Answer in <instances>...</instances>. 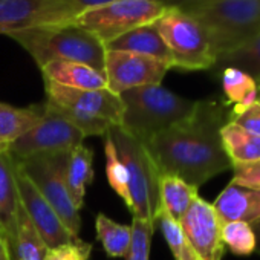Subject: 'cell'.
<instances>
[{"instance_id":"6da1fadb","label":"cell","mask_w":260,"mask_h":260,"mask_svg":"<svg viewBox=\"0 0 260 260\" xmlns=\"http://www.w3.org/2000/svg\"><path fill=\"white\" fill-rule=\"evenodd\" d=\"M230 109L223 101H196L190 116L155 135L147 149L159 175H175L199 188L211 178L231 170L220 127L228 121Z\"/></svg>"},{"instance_id":"7a4b0ae2","label":"cell","mask_w":260,"mask_h":260,"mask_svg":"<svg viewBox=\"0 0 260 260\" xmlns=\"http://www.w3.org/2000/svg\"><path fill=\"white\" fill-rule=\"evenodd\" d=\"M119 98L124 110L118 127L141 144L190 116L196 107L194 100L179 96L161 84L130 89Z\"/></svg>"},{"instance_id":"3957f363","label":"cell","mask_w":260,"mask_h":260,"mask_svg":"<svg viewBox=\"0 0 260 260\" xmlns=\"http://www.w3.org/2000/svg\"><path fill=\"white\" fill-rule=\"evenodd\" d=\"M8 37L16 40L39 68L63 60L83 63L104 72V43L77 25L36 26L11 32Z\"/></svg>"},{"instance_id":"277c9868","label":"cell","mask_w":260,"mask_h":260,"mask_svg":"<svg viewBox=\"0 0 260 260\" xmlns=\"http://www.w3.org/2000/svg\"><path fill=\"white\" fill-rule=\"evenodd\" d=\"M45 81L46 101L74 127L87 137H104L121 124L122 103L119 95L106 89H72L49 80Z\"/></svg>"},{"instance_id":"5b68a950","label":"cell","mask_w":260,"mask_h":260,"mask_svg":"<svg viewBox=\"0 0 260 260\" xmlns=\"http://www.w3.org/2000/svg\"><path fill=\"white\" fill-rule=\"evenodd\" d=\"M182 11L207 31L216 61L260 34V0H214Z\"/></svg>"},{"instance_id":"8992f818","label":"cell","mask_w":260,"mask_h":260,"mask_svg":"<svg viewBox=\"0 0 260 260\" xmlns=\"http://www.w3.org/2000/svg\"><path fill=\"white\" fill-rule=\"evenodd\" d=\"M107 134L127 173V199L124 202L128 211L134 219L155 223V213L159 207L161 178L156 166L144 144L124 134L118 125H113Z\"/></svg>"},{"instance_id":"52a82bcc","label":"cell","mask_w":260,"mask_h":260,"mask_svg":"<svg viewBox=\"0 0 260 260\" xmlns=\"http://www.w3.org/2000/svg\"><path fill=\"white\" fill-rule=\"evenodd\" d=\"M172 58V69L207 71L216 64V55L204 26L188 13L167 8L155 20Z\"/></svg>"},{"instance_id":"ba28073f","label":"cell","mask_w":260,"mask_h":260,"mask_svg":"<svg viewBox=\"0 0 260 260\" xmlns=\"http://www.w3.org/2000/svg\"><path fill=\"white\" fill-rule=\"evenodd\" d=\"M69 152L63 153H40L23 161H16L17 167L34 184L40 194L55 210L63 225L74 239H78L81 230L80 211L71 201L66 188L64 172Z\"/></svg>"},{"instance_id":"9c48e42d","label":"cell","mask_w":260,"mask_h":260,"mask_svg":"<svg viewBox=\"0 0 260 260\" xmlns=\"http://www.w3.org/2000/svg\"><path fill=\"white\" fill-rule=\"evenodd\" d=\"M166 10L158 0H115L81 13L72 25L89 31L106 46L138 26L155 23Z\"/></svg>"},{"instance_id":"30bf717a","label":"cell","mask_w":260,"mask_h":260,"mask_svg":"<svg viewBox=\"0 0 260 260\" xmlns=\"http://www.w3.org/2000/svg\"><path fill=\"white\" fill-rule=\"evenodd\" d=\"M43 104V113L39 122L20 138L8 146V153L16 161H23L40 153L71 152L84 141V135L63 118L48 101Z\"/></svg>"},{"instance_id":"8fae6325","label":"cell","mask_w":260,"mask_h":260,"mask_svg":"<svg viewBox=\"0 0 260 260\" xmlns=\"http://www.w3.org/2000/svg\"><path fill=\"white\" fill-rule=\"evenodd\" d=\"M170 69L167 63L152 57L124 51H106L104 74L107 89L116 95L135 87L161 84Z\"/></svg>"},{"instance_id":"7c38bea8","label":"cell","mask_w":260,"mask_h":260,"mask_svg":"<svg viewBox=\"0 0 260 260\" xmlns=\"http://www.w3.org/2000/svg\"><path fill=\"white\" fill-rule=\"evenodd\" d=\"M184 236L198 260H222V220L213 204L198 196L179 220Z\"/></svg>"},{"instance_id":"4fadbf2b","label":"cell","mask_w":260,"mask_h":260,"mask_svg":"<svg viewBox=\"0 0 260 260\" xmlns=\"http://www.w3.org/2000/svg\"><path fill=\"white\" fill-rule=\"evenodd\" d=\"M14 176L19 191V201L25 208L26 214L29 216L31 222L37 228L39 234L42 236L43 242L46 243L48 249L75 240L63 225L55 210L40 194V191L34 187V184L26 178V175L17 167L16 161H14Z\"/></svg>"},{"instance_id":"5bb4252c","label":"cell","mask_w":260,"mask_h":260,"mask_svg":"<svg viewBox=\"0 0 260 260\" xmlns=\"http://www.w3.org/2000/svg\"><path fill=\"white\" fill-rule=\"evenodd\" d=\"M213 207L225 222H246L251 226L260 223V190H249L234 184H228L213 202Z\"/></svg>"},{"instance_id":"9a60e30c","label":"cell","mask_w":260,"mask_h":260,"mask_svg":"<svg viewBox=\"0 0 260 260\" xmlns=\"http://www.w3.org/2000/svg\"><path fill=\"white\" fill-rule=\"evenodd\" d=\"M19 191L14 176V159L5 150L0 153V231L10 243L13 254L16 242V220L19 211Z\"/></svg>"},{"instance_id":"2e32d148","label":"cell","mask_w":260,"mask_h":260,"mask_svg":"<svg viewBox=\"0 0 260 260\" xmlns=\"http://www.w3.org/2000/svg\"><path fill=\"white\" fill-rule=\"evenodd\" d=\"M43 80L72 89H106L107 80L103 71L77 61H49L40 68Z\"/></svg>"},{"instance_id":"e0dca14e","label":"cell","mask_w":260,"mask_h":260,"mask_svg":"<svg viewBox=\"0 0 260 260\" xmlns=\"http://www.w3.org/2000/svg\"><path fill=\"white\" fill-rule=\"evenodd\" d=\"M106 51H124V52H134V54L152 57L167 63L172 68L170 52L159 31L156 29L155 23L138 26L119 36L118 39L106 45Z\"/></svg>"},{"instance_id":"ac0fdd59","label":"cell","mask_w":260,"mask_h":260,"mask_svg":"<svg viewBox=\"0 0 260 260\" xmlns=\"http://www.w3.org/2000/svg\"><path fill=\"white\" fill-rule=\"evenodd\" d=\"M222 90L225 95V106L230 107L228 121L242 113L245 109L252 106L257 100H260V87L252 77L245 74L236 68H222L220 74Z\"/></svg>"},{"instance_id":"d6986e66","label":"cell","mask_w":260,"mask_h":260,"mask_svg":"<svg viewBox=\"0 0 260 260\" xmlns=\"http://www.w3.org/2000/svg\"><path fill=\"white\" fill-rule=\"evenodd\" d=\"M66 188L72 204L80 211L84 204L86 187L93 181V152L83 144L72 149L68 155L64 172Z\"/></svg>"},{"instance_id":"ffe728a7","label":"cell","mask_w":260,"mask_h":260,"mask_svg":"<svg viewBox=\"0 0 260 260\" xmlns=\"http://www.w3.org/2000/svg\"><path fill=\"white\" fill-rule=\"evenodd\" d=\"M46 5L48 0H0V34L39 26Z\"/></svg>"},{"instance_id":"44dd1931","label":"cell","mask_w":260,"mask_h":260,"mask_svg":"<svg viewBox=\"0 0 260 260\" xmlns=\"http://www.w3.org/2000/svg\"><path fill=\"white\" fill-rule=\"evenodd\" d=\"M220 140L231 167L260 159V137L248 132L234 121H226L220 127Z\"/></svg>"},{"instance_id":"7402d4cb","label":"cell","mask_w":260,"mask_h":260,"mask_svg":"<svg viewBox=\"0 0 260 260\" xmlns=\"http://www.w3.org/2000/svg\"><path fill=\"white\" fill-rule=\"evenodd\" d=\"M43 113V104L14 107L0 103V143L7 147L34 127Z\"/></svg>"},{"instance_id":"603a6c76","label":"cell","mask_w":260,"mask_h":260,"mask_svg":"<svg viewBox=\"0 0 260 260\" xmlns=\"http://www.w3.org/2000/svg\"><path fill=\"white\" fill-rule=\"evenodd\" d=\"M198 188L175 175H161L159 178V205L178 222L187 213L198 198Z\"/></svg>"},{"instance_id":"cb8c5ba5","label":"cell","mask_w":260,"mask_h":260,"mask_svg":"<svg viewBox=\"0 0 260 260\" xmlns=\"http://www.w3.org/2000/svg\"><path fill=\"white\" fill-rule=\"evenodd\" d=\"M48 246L31 222L22 204L19 205L16 220V242L13 248V260H45Z\"/></svg>"},{"instance_id":"d4e9b609","label":"cell","mask_w":260,"mask_h":260,"mask_svg":"<svg viewBox=\"0 0 260 260\" xmlns=\"http://www.w3.org/2000/svg\"><path fill=\"white\" fill-rule=\"evenodd\" d=\"M96 237L103 243V248L109 257H124L128 252L130 239H132V230L128 225H121L106 214L100 213L95 219Z\"/></svg>"},{"instance_id":"484cf974","label":"cell","mask_w":260,"mask_h":260,"mask_svg":"<svg viewBox=\"0 0 260 260\" xmlns=\"http://www.w3.org/2000/svg\"><path fill=\"white\" fill-rule=\"evenodd\" d=\"M236 68L248 74L255 80L260 87V34L252 37L249 42L240 45L239 48L220 55L214 68Z\"/></svg>"},{"instance_id":"4316f807","label":"cell","mask_w":260,"mask_h":260,"mask_svg":"<svg viewBox=\"0 0 260 260\" xmlns=\"http://www.w3.org/2000/svg\"><path fill=\"white\" fill-rule=\"evenodd\" d=\"M155 223H158L161 226V231L164 234V239L175 257V260H198L196 254L193 252V249L190 248L184 231L181 228V223L173 219L172 216H169L162 207L159 205L156 213H155Z\"/></svg>"},{"instance_id":"83f0119b","label":"cell","mask_w":260,"mask_h":260,"mask_svg":"<svg viewBox=\"0 0 260 260\" xmlns=\"http://www.w3.org/2000/svg\"><path fill=\"white\" fill-rule=\"evenodd\" d=\"M222 243L233 254L249 255L257 249V236L254 228L246 222H225L222 223Z\"/></svg>"},{"instance_id":"f1b7e54d","label":"cell","mask_w":260,"mask_h":260,"mask_svg":"<svg viewBox=\"0 0 260 260\" xmlns=\"http://www.w3.org/2000/svg\"><path fill=\"white\" fill-rule=\"evenodd\" d=\"M104 153H106V176L112 190L122 199H127V173L122 162L118 158L115 144L109 134L104 137Z\"/></svg>"},{"instance_id":"f546056e","label":"cell","mask_w":260,"mask_h":260,"mask_svg":"<svg viewBox=\"0 0 260 260\" xmlns=\"http://www.w3.org/2000/svg\"><path fill=\"white\" fill-rule=\"evenodd\" d=\"M155 226L156 225L153 222L132 219V225H130L132 239H130V246L125 260H150V248Z\"/></svg>"},{"instance_id":"4dcf8cb0","label":"cell","mask_w":260,"mask_h":260,"mask_svg":"<svg viewBox=\"0 0 260 260\" xmlns=\"http://www.w3.org/2000/svg\"><path fill=\"white\" fill-rule=\"evenodd\" d=\"M90 251L92 243H87L78 237L69 243L48 249L45 260H89Z\"/></svg>"},{"instance_id":"1f68e13d","label":"cell","mask_w":260,"mask_h":260,"mask_svg":"<svg viewBox=\"0 0 260 260\" xmlns=\"http://www.w3.org/2000/svg\"><path fill=\"white\" fill-rule=\"evenodd\" d=\"M231 170V184L249 190H260V159L245 164H234Z\"/></svg>"},{"instance_id":"d6a6232c","label":"cell","mask_w":260,"mask_h":260,"mask_svg":"<svg viewBox=\"0 0 260 260\" xmlns=\"http://www.w3.org/2000/svg\"><path fill=\"white\" fill-rule=\"evenodd\" d=\"M230 121H234L236 124L248 130V132L260 137V100H257L252 106H249Z\"/></svg>"},{"instance_id":"836d02e7","label":"cell","mask_w":260,"mask_h":260,"mask_svg":"<svg viewBox=\"0 0 260 260\" xmlns=\"http://www.w3.org/2000/svg\"><path fill=\"white\" fill-rule=\"evenodd\" d=\"M63 2L68 8V13L71 16V23H72L81 13L92 10V8H98V7L112 4V2H115V0H63Z\"/></svg>"},{"instance_id":"e575fe53","label":"cell","mask_w":260,"mask_h":260,"mask_svg":"<svg viewBox=\"0 0 260 260\" xmlns=\"http://www.w3.org/2000/svg\"><path fill=\"white\" fill-rule=\"evenodd\" d=\"M166 8H176V10H190L204 4L214 2V0H158Z\"/></svg>"},{"instance_id":"d590c367","label":"cell","mask_w":260,"mask_h":260,"mask_svg":"<svg viewBox=\"0 0 260 260\" xmlns=\"http://www.w3.org/2000/svg\"><path fill=\"white\" fill-rule=\"evenodd\" d=\"M0 260H13V254L10 249V243L0 231Z\"/></svg>"},{"instance_id":"8d00e7d4","label":"cell","mask_w":260,"mask_h":260,"mask_svg":"<svg viewBox=\"0 0 260 260\" xmlns=\"http://www.w3.org/2000/svg\"><path fill=\"white\" fill-rule=\"evenodd\" d=\"M7 149H8V147H7L5 144H2V143H0V153H4V152H5Z\"/></svg>"}]
</instances>
